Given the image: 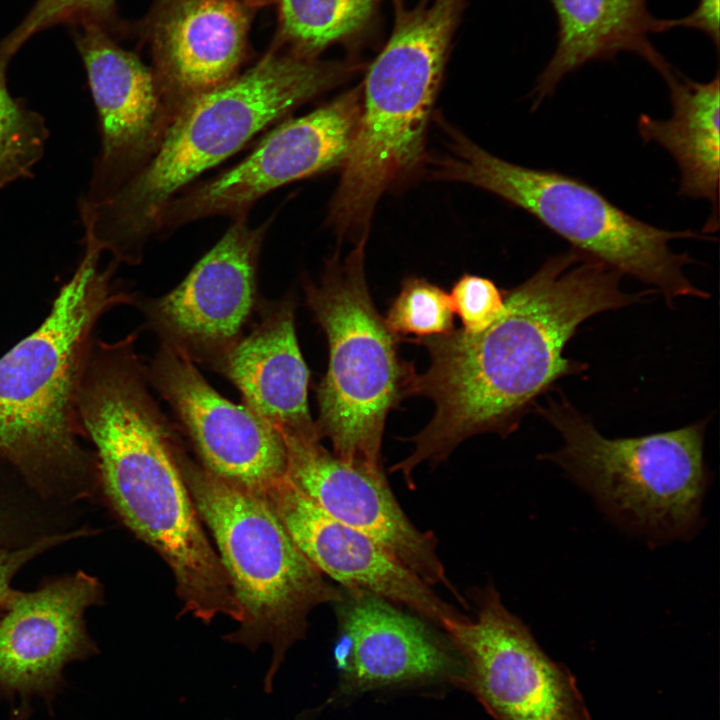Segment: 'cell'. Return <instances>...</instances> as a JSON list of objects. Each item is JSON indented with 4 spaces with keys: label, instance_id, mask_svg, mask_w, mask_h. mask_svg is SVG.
<instances>
[{
    "label": "cell",
    "instance_id": "1",
    "mask_svg": "<svg viewBox=\"0 0 720 720\" xmlns=\"http://www.w3.org/2000/svg\"><path fill=\"white\" fill-rule=\"evenodd\" d=\"M615 269L575 249L552 256L522 284L506 292L504 309L486 330L463 329L410 339L428 351L414 395L430 398V422L409 439L412 453L390 468L412 488L422 462L445 460L463 441L481 433L506 437L536 399L584 365L564 356L578 327L590 317L654 294L626 292Z\"/></svg>",
    "mask_w": 720,
    "mask_h": 720
},
{
    "label": "cell",
    "instance_id": "2",
    "mask_svg": "<svg viewBox=\"0 0 720 720\" xmlns=\"http://www.w3.org/2000/svg\"><path fill=\"white\" fill-rule=\"evenodd\" d=\"M147 384L130 343L97 347L85 363L77 411L95 448L99 487L121 522L171 569L182 614L240 623L242 608L179 467L181 442Z\"/></svg>",
    "mask_w": 720,
    "mask_h": 720
},
{
    "label": "cell",
    "instance_id": "3",
    "mask_svg": "<svg viewBox=\"0 0 720 720\" xmlns=\"http://www.w3.org/2000/svg\"><path fill=\"white\" fill-rule=\"evenodd\" d=\"M100 256L85 245L41 325L0 358V459L61 507L100 488L95 453L81 441L77 394L96 323L134 297L112 281L118 264L101 268Z\"/></svg>",
    "mask_w": 720,
    "mask_h": 720
},
{
    "label": "cell",
    "instance_id": "4",
    "mask_svg": "<svg viewBox=\"0 0 720 720\" xmlns=\"http://www.w3.org/2000/svg\"><path fill=\"white\" fill-rule=\"evenodd\" d=\"M338 63L282 52L275 45L253 66L188 101L145 166L108 199L80 203L83 242L138 264L162 208L212 167L269 127L337 85Z\"/></svg>",
    "mask_w": 720,
    "mask_h": 720
},
{
    "label": "cell",
    "instance_id": "5",
    "mask_svg": "<svg viewBox=\"0 0 720 720\" xmlns=\"http://www.w3.org/2000/svg\"><path fill=\"white\" fill-rule=\"evenodd\" d=\"M467 0L396 1L393 32L369 68L356 135L343 162L328 222L342 237L366 238L387 190L424 158L425 133L453 31Z\"/></svg>",
    "mask_w": 720,
    "mask_h": 720
},
{
    "label": "cell",
    "instance_id": "6",
    "mask_svg": "<svg viewBox=\"0 0 720 720\" xmlns=\"http://www.w3.org/2000/svg\"><path fill=\"white\" fill-rule=\"evenodd\" d=\"M177 459L243 611L239 628L225 640L250 650L263 643L273 648L264 681L271 692L287 650L305 636L309 614L340 601L343 588L329 583L307 559L263 497L211 474L182 446Z\"/></svg>",
    "mask_w": 720,
    "mask_h": 720
},
{
    "label": "cell",
    "instance_id": "7",
    "mask_svg": "<svg viewBox=\"0 0 720 720\" xmlns=\"http://www.w3.org/2000/svg\"><path fill=\"white\" fill-rule=\"evenodd\" d=\"M534 407L562 439L558 450L541 457L559 466L617 525L656 545L696 535L710 484L704 421L609 438L562 395Z\"/></svg>",
    "mask_w": 720,
    "mask_h": 720
},
{
    "label": "cell",
    "instance_id": "8",
    "mask_svg": "<svg viewBox=\"0 0 720 720\" xmlns=\"http://www.w3.org/2000/svg\"><path fill=\"white\" fill-rule=\"evenodd\" d=\"M366 239L326 263L319 283L303 281L306 302L324 331L328 369L318 384L320 440L345 462L382 472L389 412L413 395L417 373L399 353L400 338L375 308L365 277Z\"/></svg>",
    "mask_w": 720,
    "mask_h": 720
},
{
    "label": "cell",
    "instance_id": "9",
    "mask_svg": "<svg viewBox=\"0 0 720 720\" xmlns=\"http://www.w3.org/2000/svg\"><path fill=\"white\" fill-rule=\"evenodd\" d=\"M449 153L433 175L485 189L526 211L583 252L650 285L672 305L680 297L707 298L685 274L695 261L677 253V239H710L691 230L658 228L626 213L586 182L554 170L503 160L453 131Z\"/></svg>",
    "mask_w": 720,
    "mask_h": 720
},
{
    "label": "cell",
    "instance_id": "10",
    "mask_svg": "<svg viewBox=\"0 0 720 720\" xmlns=\"http://www.w3.org/2000/svg\"><path fill=\"white\" fill-rule=\"evenodd\" d=\"M476 617L441 628L470 688L495 720H592L577 680L551 659L489 584L471 591Z\"/></svg>",
    "mask_w": 720,
    "mask_h": 720
},
{
    "label": "cell",
    "instance_id": "11",
    "mask_svg": "<svg viewBox=\"0 0 720 720\" xmlns=\"http://www.w3.org/2000/svg\"><path fill=\"white\" fill-rule=\"evenodd\" d=\"M362 89L354 88L315 110L271 127L239 163L195 182L160 211L155 235L213 216L248 215L253 205L286 184L343 164L356 135Z\"/></svg>",
    "mask_w": 720,
    "mask_h": 720
},
{
    "label": "cell",
    "instance_id": "12",
    "mask_svg": "<svg viewBox=\"0 0 720 720\" xmlns=\"http://www.w3.org/2000/svg\"><path fill=\"white\" fill-rule=\"evenodd\" d=\"M232 220L178 286L159 298L134 294L131 303L161 344L210 369L244 335L262 300L258 260L272 218L257 227L248 215Z\"/></svg>",
    "mask_w": 720,
    "mask_h": 720
},
{
    "label": "cell",
    "instance_id": "13",
    "mask_svg": "<svg viewBox=\"0 0 720 720\" xmlns=\"http://www.w3.org/2000/svg\"><path fill=\"white\" fill-rule=\"evenodd\" d=\"M73 40L96 108L101 146L80 203L115 194L150 160L174 118L151 67L107 30L75 26Z\"/></svg>",
    "mask_w": 720,
    "mask_h": 720
},
{
    "label": "cell",
    "instance_id": "14",
    "mask_svg": "<svg viewBox=\"0 0 720 720\" xmlns=\"http://www.w3.org/2000/svg\"><path fill=\"white\" fill-rule=\"evenodd\" d=\"M146 370L207 471L258 495L286 476L282 435L245 404L222 397L191 361L161 344Z\"/></svg>",
    "mask_w": 720,
    "mask_h": 720
},
{
    "label": "cell",
    "instance_id": "15",
    "mask_svg": "<svg viewBox=\"0 0 720 720\" xmlns=\"http://www.w3.org/2000/svg\"><path fill=\"white\" fill-rule=\"evenodd\" d=\"M290 482L337 521L371 537L430 587L455 592L437 555L433 532L405 515L383 472L345 462L317 440L283 437Z\"/></svg>",
    "mask_w": 720,
    "mask_h": 720
},
{
    "label": "cell",
    "instance_id": "16",
    "mask_svg": "<svg viewBox=\"0 0 720 720\" xmlns=\"http://www.w3.org/2000/svg\"><path fill=\"white\" fill-rule=\"evenodd\" d=\"M104 600L98 578L78 570L32 591L11 590L0 618V690L48 695L71 661L94 655L86 611Z\"/></svg>",
    "mask_w": 720,
    "mask_h": 720
},
{
    "label": "cell",
    "instance_id": "17",
    "mask_svg": "<svg viewBox=\"0 0 720 720\" xmlns=\"http://www.w3.org/2000/svg\"><path fill=\"white\" fill-rule=\"evenodd\" d=\"M334 605L339 624L335 659L343 691L440 679L462 683L457 651L426 619L361 589L343 588Z\"/></svg>",
    "mask_w": 720,
    "mask_h": 720
},
{
    "label": "cell",
    "instance_id": "18",
    "mask_svg": "<svg viewBox=\"0 0 720 720\" xmlns=\"http://www.w3.org/2000/svg\"><path fill=\"white\" fill-rule=\"evenodd\" d=\"M260 496L307 559L342 588L373 593L440 628L448 619L465 616L377 541L327 514L287 476Z\"/></svg>",
    "mask_w": 720,
    "mask_h": 720
},
{
    "label": "cell",
    "instance_id": "19",
    "mask_svg": "<svg viewBox=\"0 0 720 720\" xmlns=\"http://www.w3.org/2000/svg\"><path fill=\"white\" fill-rule=\"evenodd\" d=\"M257 0H157L147 24L151 67L176 115L236 76ZM175 117V116H174Z\"/></svg>",
    "mask_w": 720,
    "mask_h": 720
},
{
    "label": "cell",
    "instance_id": "20",
    "mask_svg": "<svg viewBox=\"0 0 720 720\" xmlns=\"http://www.w3.org/2000/svg\"><path fill=\"white\" fill-rule=\"evenodd\" d=\"M295 300H261L258 318L212 368L282 437L321 441L308 409L309 371L295 331Z\"/></svg>",
    "mask_w": 720,
    "mask_h": 720
},
{
    "label": "cell",
    "instance_id": "21",
    "mask_svg": "<svg viewBox=\"0 0 720 720\" xmlns=\"http://www.w3.org/2000/svg\"><path fill=\"white\" fill-rule=\"evenodd\" d=\"M549 1L558 20V41L533 89L534 109L567 74L621 51L640 55L661 75L671 68L649 41L659 19L649 12L648 0Z\"/></svg>",
    "mask_w": 720,
    "mask_h": 720
},
{
    "label": "cell",
    "instance_id": "22",
    "mask_svg": "<svg viewBox=\"0 0 720 720\" xmlns=\"http://www.w3.org/2000/svg\"><path fill=\"white\" fill-rule=\"evenodd\" d=\"M668 84L672 115L660 120L641 114L638 131L645 142L668 151L680 170L679 194L708 200L711 207L702 233L719 229V74L709 82L687 79L671 68Z\"/></svg>",
    "mask_w": 720,
    "mask_h": 720
},
{
    "label": "cell",
    "instance_id": "23",
    "mask_svg": "<svg viewBox=\"0 0 720 720\" xmlns=\"http://www.w3.org/2000/svg\"><path fill=\"white\" fill-rule=\"evenodd\" d=\"M278 44L293 54L315 59L330 44L362 27L376 0H277Z\"/></svg>",
    "mask_w": 720,
    "mask_h": 720
},
{
    "label": "cell",
    "instance_id": "24",
    "mask_svg": "<svg viewBox=\"0 0 720 720\" xmlns=\"http://www.w3.org/2000/svg\"><path fill=\"white\" fill-rule=\"evenodd\" d=\"M10 59L0 53V188L32 175L48 138L42 116L9 92Z\"/></svg>",
    "mask_w": 720,
    "mask_h": 720
},
{
    "label": "cell",
    "instance_id": "25",
    "mask_svg": "<svg viewBox=\"0 0 720 720\" xmlns=\"http://www.w3.org/2000/svg\"><path fill=\"white\" fill-rule=\"evenodd\" d=\"M450 295L441 287L418 277L402 282L398 296L384 318L387 327L400 339L436 336L454 329Z\"/></svg>",
    "mask_w": 720,
    "mask_h": 720
},
{
    "label": "cell",
    "instance_id": "26",
    "mask_svg": "<svg viewBox=\"0 0 720 720\" xmlns=\"http://www.w3.org/2000/svg\"><path fill=\"white\" fill-rule=\"evenodd\" d=\"M115 0H36L21 23L0 43L10 58L32 36L60 24L95 25L108 32L115 26Z\"/></svg>",
    "mask_w": 720,
    "mask_h": 720
},
{
    "label": "cell",
    "instance_id": "27",
    "mask_svg": "<svg viewBox=\"0 0 720 720\" xmlns=\"http://www.w3.org/2000/svg\"><path fill=\"white\" fill-rule=\"evenodd\" d=\"M454 313L462 322V329L471 334L483 332L501 315L506 292L485 277L464 274L449 294Z\"/></svg>",
    "mask_w": 720,
    "mask_h": 720
},
{
    "label": "cell",
    "instance_id": "28",
    "mask_svg": "<svg viewBox=\"0 0 720 720\" xmlns=\"http://www.w3.org/2000/svg\"><path fill=\"white\" fill-rule=\"evenodd\" d=\"M30 533V515L16 483L0 463V551L22 546Z\"/></svg>",
    "mask_w": 720,
    "mask_h": 720
},
{
    "label": "cell",
    "instance_id": "29",
    "mask_svg": "<svg viewBox=\"0 0 720 720\" xmlns=\"http://www.w3.org/2000/svg\"><path fill=\"white\" fill-rule=\"evenodd\" d=\"M95 533L96 531L89 527H78L45 536L25 546L0 551V610L12 590L13 578L26 564L56 546Z\"/></svg>",
    "mask_w": 720,
    "mask_h": 720
},
{
    "label": "cell",
    "instance_id": "30",
    "mask_svg": "<svg viewBox=\"0 0 720 720\" xmlns=\"http://www.w3.org/2000/svg\"><path fill=\"white\" fill-rule=\"evenodd\" d=\"M719 2L720 0H698L696 8L687 16L678 19H659L658 32L676 27L693 28L705 33L718 48L719 45Z\"/></svg>",
    "mask_w": 720,
    "mask_h": 720
}]
</instances>
